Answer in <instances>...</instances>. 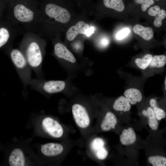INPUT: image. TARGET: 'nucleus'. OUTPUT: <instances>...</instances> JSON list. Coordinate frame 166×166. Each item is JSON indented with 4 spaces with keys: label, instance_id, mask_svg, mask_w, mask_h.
<instances>
[{
    "label": "nucleus",
    "instance_id": "obj_1",
    "mask_svg": "<svg viewBox=\"0 0 166 166\" xmlns=\"http://www.w3.org/2000/svg\"><path fill=\"white\" fill-rule=\"evenodd\" d=\"M21 48L32 69L40 78L43 59L42 45L39 42L32 40L22 44Z\"/></svg>",
    "mask_w": 166,
    "mask_h": 166
},
{
    "label": "nucleus",
    "instance_id": "obj_2",
    "mask_svg": "<svg viewBox=\"0 0 166 166\" xmlns=\"http://www.w3.org/2000/svg\"><path fill=\"white\" fill-rule=\"evenodd\" d=\"M10 57L18 76L22 82L24 91L32 79V69L22 51L14 49L10 52Z\"/></svg>",
    "mask_w": 166,
    "mask_h": 166
},
{
    "label": "nucleus",
    "instance_id": "obj_3",
    "mask_svg": "<svg viewBox=\"0 0 166 166\" xmlns=\"http://www.w3.org/2000/svg\"><path fill=\"white\" fill-rule=\"evenodd\" d=\"M13 14L15 18L18 21L23 23H30L34 20L35 13L26 1L14 0Z\"/></svg>",
    "mask_w": 166,
    "mask_h": 166
},
{
    "label": "nucleus",
    "instance_id": "obj_4",
    "mask_svg": "<svg viewBox=\"0 0 166 166\" xmlns=\"http://www.w3.org/2000/svg\"><path fill=\"white\" fill-rule=\"evenodd\" d=\"M29 85L36 91L52 94L63 90L65 86V82L62 81L50 80L44 81L40 78L31 79Z\"/></svg>",
    "mask_w": 166,
    "mask_h": 166
},
{
    "label": "nucleus",
    "instance_id": "obj_5",
    "mask_svg": "<svg viewBox=\"0 0 166 166\" xmlns=\"http://www.w3.org/2000/svg\"><path fill=\"white\" fill-rule=\"evenodd\" d=\"M44 10L48 17L54 19L58 22L66 23L70 20L71 15L68 11L55 3H47L45 6Z\"/></svg>",
    "mask_w": 166,
    "mask_h": 166
},
{
    "label": "nucleus",
    "instance_id": "obj_6",
    "mask_svg": "<svg viewBox=\"0 0 166 166\" xmlns=\"http://www.w3.org/2000/svg\"><path fill=\"white\" fill-rule=\"evenodd\" d=\"M72 111L74 121L79 127L85 128L90 124V119L85 108L79 104H75L72 107Z\"/></svg>",
    "mask_w": 166,
    "mask_h": 166
},
{
    "label": "nucleus",
    "instance_id": "obj_7",
    "mask_svg": "<svg viewBox=\"0 0 166 166\" xmlns=\"http://www.w3.org/2000/svg\"><path fill=\"white\" fill-rule=\"evenodd\" d=\"M44 129L50 136L55 138H60L63 133L61 125L56 120L50 117L44 118L42 122Z\"/></svg>",
    "mask_w": 166,
    "mask_h": 166
},
{
    "label": "nucleus",
    "instance_id": "obj_8",
    "mask_svg": "<svg viewBox=\"0 0 166 166\" xmlns=\"http://www.w3.org/2000/svg\"><path fill=\"white\" fill-rule=\"evenodd\" d=\"M89 28L87 23L82 21H79L68 29L66 33V38L68 41H73L78 34H85Z\"/></svg>",
    "mask_w": 166,
    "mask_h": 166
},
{
    "label": "nucleus",
    "instance_id": "obj_9",
    "mask_svg": "<svg viewBox=\"0 0 166 166\" xmlns=\"http://www.w3.org/2000/svg\"><path fill=\"white\" fill-rule=\"evenodd\" d=\"M54 53L55 55L70 62L74 63L76 59L73 54L63 44L60 43H56L54 46Z\"/></svg>",
    "mask_w": 166,
    "mask_h": 166
},
{
    "label": "nucleus",
    "instance_id": "obj_10",
    "mask_svg": "<svg viewBox=\"0 0 166 166\" xmlns=\"http://www.w3.org/2000/svg\"><path fill=\"white\" fill-rule=\"evenodd\" d=\"M63 146L60 144L56 143H48L42 146L41 151L45 156H53L61 154L63 150Z\"/></svg>",
    "mask_w": 166,
    "mask_h": 166
},
{
    "label": "nucleus",
    "instance_id": "obj_11",
    "mask_svg": "<svg viewBox=\"0 0 166 166\" xmlns=\"http://www.w3.org/2000/svg\"><path fill=\"white\" fill-rule=\"evenodd\" d=\"M9 162L11 166H24L25 159L22 150L18 148L14 149L9 156Z\"/></svg>",
    "mask_w": 166,
    "mask_h": 166
},
{
    "label": "nucleus",
    "instance_id": "obj_12",
    "mask_svg": "<svg viewBox=\"0 0 166 166\" xmlns=\"http://www.w3.org/2000/svg\"><path fill=\"white\" fill-rule=\"evenodd\" d=\"M124 96L127 98L131 105H134L140 102L142 99V95L140 91L135 88H130L126 89L124 93Z\"/></svg>",
    "mask_w": 166,
    "mask_h": 166
},
{
    "label": "nucleus",
    "instance_id": "obj_13",
    "mask_svg": "<svg viewBox=\"0 0 166 166\" xmlns=\"http://www.w3.org/2000/svg\"><path fill=\"white\" fill-rule=\"evenodd\" d=\"M117 122L115 116L111 112H107L101 124V128L104 131H108L115 128Z\"/></svg>",
    "mask_w": 166,
    "mask_h": 166
},
{
    "label": "nucleus",
    "instance_id": "obj_14",
    "mask_svg": "<svg viewBox=\"0 0 166 166\" xmlns=\"http://www.w3.org/2000/svg\"><path fill=\"white\" fill-rule=\"evenodd\" d=\"M120 141L124 145H128L134 143L136 140L135 133L131 127L124 129L120 136Z\"/></svg>",
    "mask_w": 166,
    "mask_h": 166
},
{
    "label": "nucleus",
    "instance_id": "obj_15",
    "mask_svg": "<svg viewBox=\"0 0 166 166\" xmlns=\"http://www.w3.org/2000/svg\"><path fill=\"white\" fill-rule=\"evenodd\" d=\"M134 32L144 40L149 41L153 37L152 30L149 27H145L140 24H136L133 27Z\"/></svg>",
    "mask_w": 166,
    "mask_h": 166
},
{
    "label": "nucleus",
    "instance_id": "obj_16",
    "mask_svg": "<svg viewBox=\"0 0 166 166\" xmlns=\"http://www.w3.org/2000/svg\"><path fill=\"white\" fill-rule=\"evenodd\" d=\"M113 107L115 110L126 112L130 110L131 105L127 98L121 96L115 100Z\"/></svg>",
    "mask_w": 166,
    "mask_h": 166
},
{
    "label": "nucleus",
    "instance_id": "obj_17",
    "mask_svg": "<svg viewBox=\"0 0 166 166\" xmlns=\"http://www.w3.org/2000/svg\"><path fill=\"white\" fill-rule=\"evenodd\" d=\"M103 2L105 7L118 12L123 11L124 8L122 0H103Z\"/></svg>",
    "mask_w": 166,
    "mask_h": 166
},
{
    "label": "nucleus",
    "instance_id": "obj_18",
    "mask_svg": "<svg viewBox=\"0 0 166 166\" xmlns=\"http://www.w3.org/2000/svg\"><path fill=\"white\" fill-rule=\"evenodd\" d=\"M152 57V55L147 54L142 58L136 59L135 60V63L139 68L145 69L149 66Z\"/></svg>",
    "mask_w": 166,
    "mask_h": 166
},
{
    "label": "nucleus",
    "instance_id": "obj_19",
    "mask_svg": "<svg viewBox=\"0 0 166 166\" xmlns=\"http://www.w3.org/2000/svg\"><path fill=\"white\" fill-rule=\"evenodd\" d=\"M166 64V57L164 55H155L152 57L149 66L151 67L161 68Z\"/></svg>",
    "mask_w": 166,
    "mask_h": 166
},
{
    "label": "nucleus",
    "instance_id": "obj_20",
    "mask_svg": "<svg viewBox=\"0 0 166 166\" xmlns=\"http://www.w3.org/2000/svg\"><path fill=\"white\" fill-rule=\"evenodd\" d=\"M150 105L153 108V110L157 119L161 120L162 118H164L166 117V113L162 109L159 108L157 105L156 100L152 98L149 101Z\"/></svg>",
    "mask_w": 166,
    "mask_h": 166
},
{
    "label": "nucleus",
    "instance_id": "obj_21",
    "mask_svg": "<svg viewBox=\"0 0 166 166\" xmlns=\"http://www.w3.org/2000/svg\"><path fill=\"white\" fill-rule=\"evenodd\" d=\"M147 117L148 118V124L149 127L153 130L157 129L158 123L153 109L150 107H148L146 111Z\"/></svg>",
    "mask_w": 166,
    "mask_h": 166
},
{
    "label": "nucleus",
    "instance_id": "obj_22",
    "mask_svg": "<svg viewBox=\"0 0 166 166\" xmlns=\"http://www.w3.org/2000/svg\"><path fill=\"white\" fill-rule=\"evenodd\" d=\"M148 161L153 166H166V159L161 156H151L148 158Z\"/></svg>",
    "mask_w": 166,
    "mask_h": 166
},
{
    "label": "nucleus",
    "instance_id": "obj_23",
    "mask_svg": "<svg viewBox=\"0 0 166 166\" xmlns=\"http://www.w3.org/2000/svg\"><path fill=\"white\" fill-rule=\"evenodd\" d=\"M10 36L9 32L6 28L3 27L0 28V48L7 43Z\"/></svg>",
    "mask_w": 166,
    "mask_h": 166
},
{
    "label": "nucleus",
    "instance_id": "obj_24",
    "mask_svg": "<svg viewBox=\"0 0 166 166\" xmlns=\"http://www.w3.org/2000/svg\"><path fill=\"white\" fill-rule=\"evenodd\" d=\"M155 17L154 25L156 27H159L162 25V21L166 17V11L163 9L160 10L159 12Z\"/></svg>",
    "mask_w": 166,
    "mask_h": 166
},
{
    "label": "nucleus",
    "instance_id": "obj_25",
    "mask_svg": "<svg viewBox=\"0 0 166 166\" xmlns=\"http://www.w3.org/2000/svg\"><path fill=\"white\" fill-rule=\"evenodd\" d=\"M104 142L101 138H97L94 139L91 144L92 150L95 152L101 148L104 147Z\"/></svg>",
    "mask_w": 166,
    "mask_h": 166
},
{
    "label": "nucleus",
    "instance_id": "obj_26",
    "mask_svg": "<svg viewBox=\"0 0 166 166\" xmlns=\"http://www.w3.org/2000/svg\"><path fill=\"white\" fill-rule=\"evenodd\" d=\"M97 157L100 160H104L106 158L108 152L103 147L95 152Z\"/></svg>",
    "mask_w": 166,
    "mask_h": 166
},
{
    "label": "nucleus",
    "instance_id": "obj_27",
    "mask_svg": "<svg viewBox=\"0 0 166 166\" xmlns=\"http://www.w3.org/2000/svg\"><path fill=\"white\" fill-rule=\"evenodd\" d=\"M130 32V30L128 28H124L116 34V38L118 40H121L126 37Z\"/></svg>",
    "mask_w": 166,
    "mask_h": 166
},
{
    "label": "nucleus",
    "instance_id": "obj_28",
    "mask_svg": "<svg viewBox=\"0 0 166 166\" xmlns=\"http://www.w3.org/2000/svg\"><path fill=\"white\" fill-rule=\"evenodd\" d=\"M160 8L158 6H155L150 8L148 10V13L151 16L155 17L160 12Z\"/></svg>",
    "mask_w": 166,
    "mask_h": 166
},
{
    "label": "nucleus",
    "instance_id": "obj_29",
    "mask_svg": "<svg viewBox=\"0 0 166 166\" xmlns=\"http://www.w3.org/2000/svg\"><path fill=\"white\" fill-rule=\"evenodd\" d=\"M154 3L153 0H144L142 3L141 9L143 11L145 12L147 8Z\"/></svg>",
    "mask_w": 166,
    "mask_h": 166
},
{
    "label": "nucleus",
    "instance_id": "obj_30",
    "mask_svg": "<svg viewBox=\"0 0 166 166\" xmlns=\"http://www.w3.org/2000/svg\"><path fill=\"white\" fill-rule=\"evenodd\" d=\"M94 31V28L93 27L89 28L86 32L85 34L87 37H89L93 33Z\"/></svg>",
    "mask_w": 166,
    "mask_h": 166
},
{
    "label": "nucleus",
    "instance_id": "obj_31",
    "mask_svg": "<svg viewBox=\"0 0 166 166\" xmlns=\"http://www.w3.org/2000/svg\"><path fill=\"white\" fill-rule=\"evenodd\" d=\"M102 44L104 45H107L108 43V41L106 38H103L101 42Z\"/></svg>",
    "mask_w": 166,
    "mask_h": 166
},
{
    "label": "nucleus",
    "instance_id": "obj_32",
    "mask_svg": "<svg viewBox=\"0 0 166 166\" xmlns=\"http://www.w3.org/2000/svg\"><path fill=\"white\" fill-rule=\"evenodd\" d=\"M143 114L145 116H147V111L145 110H144L142 112Z\"/></svg>",
    "mask_w": 166,
    "mask_h": 166
},
{
    "label": "nucleus",
    "instance_id": "obj_33",
    "mask_svg": "<svg viewBox=\"0 0 166 166\" xmlns=\"http://www.w3.org/2000/svg\"><path fill=\"white\" fill-rule=\"evenodd\" d=\"M166 78L165 77V79L164 80V85H165V89L166 90Z\"/></svg>",
    "mask_w": 166,
    "mask_h": 166
},
{
    "label": "nucleus",
    "instance_id": "obj_34",
    "mask_svg": "<svg viewBox=\"0 0 166 166\" xmlns=\"http://www.w3.org/2000/svg\"></svg>",
    "mask_w": 166,
    "mask_h": 166
}]
</instances>
